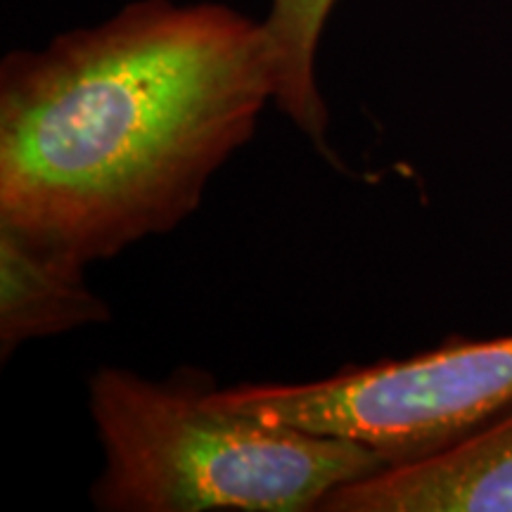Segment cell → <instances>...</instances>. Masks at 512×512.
I'll return each mask as SVG.
<instances>
[{"label": "cell", "mask_w": 512, "mask_h": 512, "mask_svg": "<svg viewBox=\"0 0 512 512\" xmlns=\"http://www.w3.org/2000/svg\"><path fill=\"white\" fill-rule=\"evenodd\" d=\"M275 98L264 22L133 0L0 62V223L76 259L176 230Z\"/></svg>", "instance_id": "1"}, {"label": "cell", "mask_w": 512, "mask_h": 512, "mask_svg": "<svg viewBox=\"0 0 512 512\" xmlns=\"http://www.w3.org/2000/svg\"><path fill=\"white\" fill-rule=\"evenodd\" d=\"M200 370L164 382L100 368L88 408L102 446L105 512H318L339 486L389 463L358 441L228 411Z\"/></svg>", "instance_id": "2"}, {"label": "cell", "mask_w": 512, "mask_h": 512, "mask_svg": "<svg viewBox=\"0 0 512 512\" xmlns=\"http://www.w3.org/2000/svg\"><path fill=\"white\" fill-rule=\"evenodd\" d=\"M318 512H512V408L439 451L339 486Z\"/></svg>", "instance_id": "3"}, {"label": "cell", "mask_w": 512, "mask_h": 512, "mask_svg": "<svg viewBox=\"0 0 512 512\" xmlns=\"http://www.w3.org/2000/svg\"><path fill=\"white\" fill-rule=\"evenodd\" d=\"M86 261L0 223V354L34 339L110 320L86 280Z\"/></svg>", "instance_id": "4"}, {"label": "cell", "mask_w": 512, "mask_h": 512, "mask_svg": "<svg viewBox=\"0 0 512 512\" xmlns=\"http://www.w3.org/2000/svg\"><path fill=\"white\" fill-rule=\"evenodd\" d=\"M337 0H271L264 27L275 57L273 105L337 164L328 143L330 114L318 88L316 57L320 36Z\"/></svg>", "instance_id": "5"}]
</instances>
